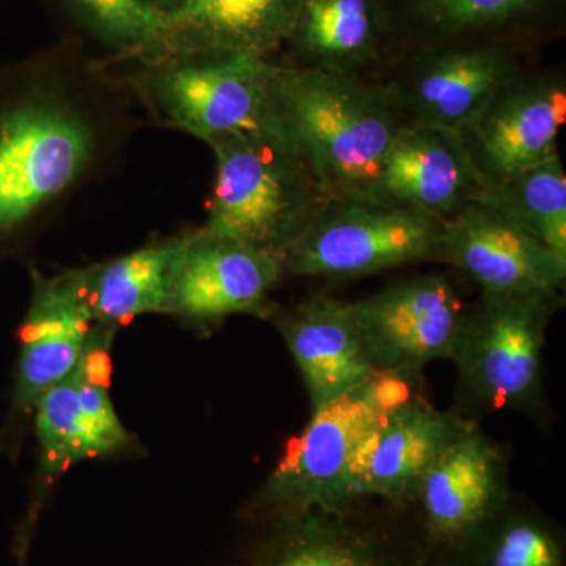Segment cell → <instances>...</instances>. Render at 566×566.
<instances>
[{
    "label": "cell",
    "instance_id": "cell-21",
    "mask_svg": "<svg viewBox=\"0 0 566 566\" xmlns=\"http://www.w3.org/2000/svg\"><path fill=\"white\" fill-rule=\"evenodd\" d=\"M392 22L389 0H300L286 63L363 74L385 52Z\"/></svg>",
    "mask_w": 566,
    "mask_h": 566
},
{
    "label": "cell",
    "instance_id": "cell-22",
    "mask_svg": "<svg viewBox=\"0 0 566 566\" xmlns=\"http://www.w3.org/2000/svg\"><path fill=\"white\" fill-rule=\"evenodd\" d=\"M182 234L81 270L96 326L117 327L142 315L170 314V289Z\"/></svg>",
    "mask_w": 566,
    "mask_h": 566
},
{
    "label": "cell",
    "instance_id": "cell-17",
    "mask_svg": "<svg viewBox=\"0 0 566 566\" xmlns=\"http://www.w3.org/2000/svg\"><path fill=\"white\" fill-rule=\"evenodd\" d=\"M96 329L81 270L52 277L33 271L11 401L17 415H32L41 395L77 367Z\"/></svg>",
    "mask_w": 566,
    "mask_h": 566
},
{
    "label": "cell",
    "instance_id": "cell-1",
    "mask_svg": "<svg viewBox=\"0 0 566 566\" xmlns=\"http://www.w3.org/2000/svg\"><path fill=\"white\" fill-rule=\"evenodd\" d=\"M133 99L120 74L70 36L0 65V256L117 161Z\"/></svg>",
    "mask_w": 566,
    "mask_h": 566
},
{
    "label": "cell",
    "instance_id": "cell-15",
    "mask_svg": "<svg viewBox=\"0 0 566 566\" xmlns=\"http://www.w3.org/2000/svg\"><path fill=\"white\" fill-rule=\"evenodd\" d=\"M468 420L455 409L434 408L420 392L395 405L357 450L349 502L378 501L408 509L420 480Z\"/></svg>",
    "mask_w": 566,
    "mask_h": 566
},
{
    "label": "cell",
    "instance_id": "cell-16",
    "mask_svg": "<svg viewBox=\"0 0 566 566\" xmlns=\"http://www.w3.org/2000/svg\"><path fill=\"white\" fill-rule=\"evenodd\" d=\"M565 120L564 81L520 74L458 134L488 185L558 155L557 140Z\"/></svg>",
    "mask_w": 566,
    "mask_h": 566
},
{
    "label": "cell",
    "instance_id": "cell-23",
    "mask_svg": "<svg viewBox=\"0 0 566 566\" xmlns=\"http://www.w3.org/2000/svg\"><path fill=\"white\" fill-rule=\"evenodd\" d=\"M441 566H566L565 534L512 495L485 523L441 551Z\"/></svg>",
    "mask_w": 566,
    "mask_h": 566
},
{
    "label": "cell",
    "instance_id": "cell-18",
    "mask_svg": "<svg viewBox=\"0 0 566 566\" xmlns=\"http://www.w3.org/2000/svg\"><path fill=\"white\" fill-rule=\"evenodd\" d=\"M460 134L403 125L387 151L376 199L444 222L485 188Z\"/></svg>",
    "mask_w": 566,
    "mask_h": 566
},
{
    "label": "cell",
    "instance_id": "cell-14",
    "mask_svg": "<svg viewBox=\"0 0 566 566\" xmlns=\"http://www.w3.org/2000/svg\"><path fill=\"white\" fill-rule=\"evenodd\" d=\"M436 262L468 275L482 293H562L566 263L485 203H469L442 223Z\"/></svg>",
    "mask_w": 566,
    "mask_h": 566
},
{
    "label": "cell",
    "instance_id": "cell-27",
    "mask_svg": "<svg viewBox=\"0 0 566 566\" xmlns=\"http://www.w3.org/2000/svg\"><path fill=\"white\" fill-rule=\"evenodd\" d=\"M148 2H150L155 9L163 11L164 14L169 17V14L174 13L175 10L180 9L186 0H148Z\"/></svg>",
    "mask_w": 566,
    "mask_h": 566
},
{
    "label": "cell",
    "instance_id": "cell-6",
    "mask_svg": "<svg viewBox=\"0 0 566 566\" xmlns=\"http://www.w3.org/2000/svg\"><path fill=\"white\" fill-rule=\"evenodd\" d=\"M420 387V379L376 374L352 392L314 409L253 499L252 515L268 520L353 504L348 482L357 450L379 419L419 394Z\"/></svg>",
    "mask_w": 566,
    "mask_h": 566
},
{
    "label": "cell",
    "instance_id": "cell-4",
    "mask_svg": "<svg viewBox=\"0 0 566 566\" xmlns=\"http://www.w3.org/2000/svg\"><path fill=\"white\" fill-rule=\"evenodd\" d=\"M122 80L156 120L210 142L266 126L277 61L255 55L151 52Z\"/></svg>",
    "mask_w": 566,
    "mask_h": 566
},
{
    "label": "cell",
    "instance_id": "cell-7",
    "mask_svg": "<svg viewBox=\"0 0 566 566\" xmlns=\"http://www.w3.org/2000/svg\"><path fill=\"white\" fill-rule=\"evenodd\" d=\"M251 566H441L411 510L378 501L268 517Z\"/></svg>",
    "mask_w": 566,
    "mask_h": 566
},
{
    "label": "cell",
    "instance_id": "cell-26",
    "mask_svg": "<svg viewBox=\"0 0 566 566\" xmlns=\"http://www.w3.org/2000/svg\"><path fill=\"white\" fill-rule=\"evenodd\" d=\"M549 0H409L412 20L434 36V46L480 40L526 21Z\"/></svg>",
    "mask_w": 566,
    "mask_h": 566
},
{
    "label": "cell",
    "instance_id": "cell-13",
    "mask_svg": "<svg viewBox=\"0 0 566 566\" xmlns=\"http://www.w3.org/2000/svg\"><path fill=\"white\" fill-rule=\"evenodd\" d=\"M112 331L98 326L77 367L33 406L48 474H59L80 461L114 455L132 444L109 392Z\"/></svg>",
    "mask_w": 566,
    "mask_h": 566
},
{
    "label": "cell",
    "instance_id": "cell-10",
    "mask_svg": "<svg viewBox=\"0 0 566 566\" xmlns=\"http://www.w3.org/2000/svg\"><path fill=\"white\" fill-rule=\"evenodd\" d=\"M520 74L512 44L465 40L422 52L403 80L386 87L405 125L461 133Z\"/></svg>",
    "mask_w": 566,
    "mask_h": 566
},
{
    "label": "cell",
    "instance_id": "cell-11",
    "mask_svg": "<svg viewBox=\"0 0 566 566\" xmlns=\"http://www.w3.org/2000/svg\"><path fill=\"white\" fill-rule=\"evenodd\" d=\"M283 277L281 259L274 253L197 229L182 234L170 315L202 326L233 315L270 318L277 308L271 293Z\"/></svg>",
    "mask_w": 566,
    "mask_h": 566
},
{
    "label": "cell",
    "instance_id": "cell-12",
    "mask_svg": "<svg viewBox=\"0 0 566 566\" xmlns=\"http://www.w3.org/2000/svg\"><path fill=\"white\" fill-rule=\"evenodd\" d=\"M512 497L505 450L469 419L420 480L408 509L436 549L471 534Z\"/></svg>",
    "mask_w": 566,
    "mask_h": 566
},
{
    "label": "cell",
    "instance_id": "cell-24",
    "mask_svg": "<svg viewBox=\"0 0 566 566\" xmlns=\"http://www.w3.org/2000/svg\"><path fill=\"white\" fill-rule=\"evenodd\" d=\"M74 33L70 39L106 52L109 65L133 61L161 46L167 14L148 0H48Z\"/></svg>",
    "mask_w": 566,
    "mask_h": 566
},
{
    "label": "cell",
    "instance_id": "cell-2",
    "mask_svg": "<svg viewBox=\"0 0 566 566\" xmlns=\"http://www.w3.org/2000/svg\"><path fill=\"white\" fill-rule=\"evenodd\" d=\"M403 125L385 84L277 62L264 129L285 137L335 199H376L387 151Z\"/></svg>",
    "mask_w": 566,
    "mask_h": 566
},
{
    "label": "cell",
    "instance_id": "cell-25",
    "mask_svg": "<svg viewBox=\"0 0 566 566\" xmlns=\"http://www.w3.org/2000/svg\"><path fill=\"white\" fill-rule=\"evenodd\" d=\"M476 203H485L515 221L566 263V174L560 155L488 182Z\"/></svg>",
    "mask_w": 566,
    "mask_h": 566
},
{
    "label": "cell",
    "instance_id": "cell-19",
    "mask_svg": "<svg viewBox=\"0 0 566 566\" xmlns=\"http://www.w3.org/2000/svg\"><path fill=\"white\" fill-rule=\"evenodd\" d=\"M292 353L312 411L376 375L354 322L352 303L316 294L270 315Z\"/></svg>",
    "mask_w": 566,
    "mask_h": 566
},
{
    "label": "cell",
    "instance_id": "cell-9",
    "mask_svg": "<svg viewBox=\"0 0 566 566\" xmlns=\"http://www.w3.org/2000/svg\"><path fill=\"white\" fill-rule=\"evenodd\" d=\"M352 311L376 374L422 379L427 365L452 360L468 307L446 275L427 274L354 301Z\"/></svg>",
    "mask_w": 566,
    "mask_h": 566
},
{
    "label": "cell",
    "instance_id": "cell-5",
    "mask_svg": "<svg viewBox=\"0 0 566 566\" xmlns=\"http://www.w3.org/2000/svg\"><path fill=\"white\" fill-rule=\"evenodd\" d=\"M564 297L556 292L482 293L468 307L452 363L461 416L520 411L542 403L543 353L551 319Z\"/></svg>",
    "mask_w": 566,
    "mask_h": 566
},
{
    "label": "cell",
    "instance_id": "cell-8",
    "mask_svg": "<svg viewBox=\"0 0 566 566\" xmlns=\"http://www.w3.org/2000/svg\"><path fill=\"white\" fill-rule=\"evenodd\" d=\"M442 223L370 197H340L282 252L283 275L357 279L436 262Z\"/></svg>",
    "mask_w": 566,
    "mask_h": 566
},
{
    "label": "cell",
    "instance_id": "cell-20",
    "mask_svg": "<svg viewBox=\"0 0 566 566\" xmlns=\"http://www.w3.org/2000/svg\"><path fill=\"white\" fill-rule=\"evenodd\" d=\"M297 3L300 0H186L167 17L166 36L153 52L273 59L289 40Z\"/></svg>",
    "mask_w": 566,
    "mask_h": 566
},
{
    "label": "cell",
    "instance_id": "cell-3",
    "mask_svg": "<svg viewBox=\"0 0 566 566\" xmlns=\"http://www.w3.org/2000/svg\"><path fill=\"white\" fill-rule=\"evenodd\" d=\"M214 181L203 229L274 253L305 232L335 197L285 137L270 129L208 142Z\"/></svg>",
    "mask_w": 566,
    "mask_h": 566
}]
</instances>
